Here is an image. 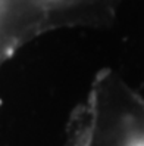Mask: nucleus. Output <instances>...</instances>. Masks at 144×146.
Segmentation results:
<instances>
[{
	"label": "nucleus",
	"instance_id": "obj_1",
	"mask_svg": "<svg viewBox=\"0 0 144 146\" xmlns=\"http://www.w3.org/2000/svg\"><path fill=\"white\" fill-rule=\"evenodd\" d=\"M109 0H0V47L9 55L37 34L105 13Z\"/></svg>",
	"mask_w": 144,
	"mask_h": 146
},
{
	"label": "nucleus",
	"instance_id": "obj_2",
	"mask_svg": "<svg viewBox=\"0 0 144 146\" xmlns=\"http://www.w3.org/2000/svg\"><path fill=\"white\" fill-rule=\"evenodd\" d=\"M130 146H144V140H138V142H134Z\"/></svg>",
	"mask_w": 144,
	"mask_h": 146
}]
</instances>
